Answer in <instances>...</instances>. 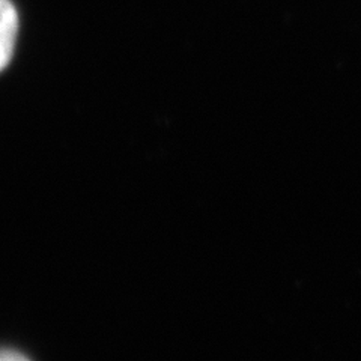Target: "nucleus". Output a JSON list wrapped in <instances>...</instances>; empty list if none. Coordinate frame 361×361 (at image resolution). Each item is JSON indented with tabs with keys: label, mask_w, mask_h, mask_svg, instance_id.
<instances>
[{
	"label": "nucleus",
	"mask_w": 361,
	"mask_h": 361,
	"mask_svg": "<svg viewBox=\"0 0 361 361\" xmlns=\"http://www.w3.org/2000/svg\"><path fill=\"white\" fill-rule=\"evenodd\" d=\"M0 361H30L26 355L13 349H0Z\"/></svg>",
	"instance_id": "nucleus-2"
},
{
	"label": "nucleus",
	"mask_w": 361,
	"mask_h": 361,
	"mask_svg": "<svg viewBox=\"0 0 361 361\" xmlns=\"http://www.w3.org/2000/svg\"><path fill=\"white\" fill-rule=\"evenodd\" d=\"M18 13L11 0H0V73L13 61L18 37Z\"/></svg>",
	"instance_id": "nucleus-1"
}]
</instances>
